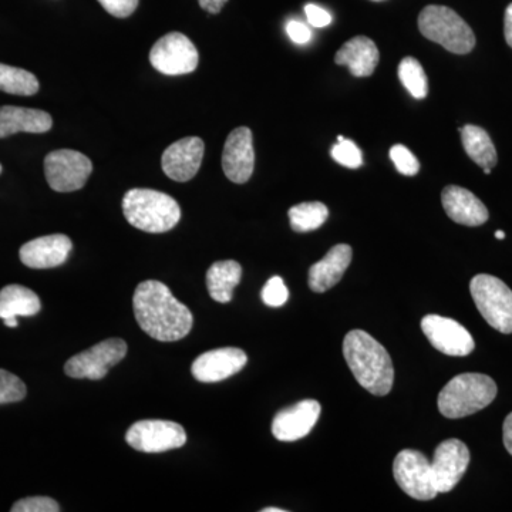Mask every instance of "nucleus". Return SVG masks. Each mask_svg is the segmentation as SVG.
<instances>
[{"label": "nucleus", "instance_id": "2f4dec72", "mask_svg": "<svg viewBox=\"0 0 512 512\" xmlns=\"http://www.w3.org/2000/svg\"><path fill=\"white\" fill-rule=\"evenodd\" d=\"M262 301L271 308H281L289 299V291L286 288L284 279L281 276H274L269 279L262 289Z\"/></svg>", "mask_w": 512, "mask_h": 512}, {"label": "nucleus", "instance_id": "9b49d317", "mask_svg": "<svg viewBox=\"0 0 512 512\" xmlns=\"http://www.w3.org/2000/svg\"><path fill=\"white\" fill-rule=\"evenodd\" d=\"M126 440L137 451L164 453L183 447L187 443V434L183 426L174 421L143 420L128 429Z\"/></svg>", "mask_w": 512, "mask_h": 512}, {"label": "nucleus", "instance_id": "b1692460", "mask_svg": "<svg viewBox=\"0 0 512 512\" xmlns=\"http://www.w3.org/2000/svg\"><path fill=\"white\" fill-rule=\"evenodd\" d=\"M40 309L39 296L25 286L9 285L0 291V319L35 316Z\"/></svg>", "mask_w": 512, "mask_h": 512}, {"label": "nucleus", "instance_id": "aec40b11", "mask_svg": "<svg viewBox=\"0 0 512 512\" xmlns=\"http://www.w3.org/2000/svg\"><path fill=\"white\" fill-rule=\"evenodd\" d=\"M353 251L348 244L335 245L322 261L309 269V286L313 292L323 293L338 285L352 262Z\"/></svg>", "mask_w": 512, "mask_h": 512}, {"label": "nucleus", "instance_id": "cd10ccee", "mask_svg": "<svg viewBox=\"0 0 512 512\" xmlns=\"http://www.w3.org/2000/svg\"><path fill=\"white\" fill-rule=\"evenodd\" d=\"M397 73H399L400 82L414 99H426L427 93H429V82H427L426 72L419 60L414 57H404L402 63L399 64Z\"/></svg>", "mask_w": 512, "mask_h": 512}, {"label": "nucleus", "instance_id": "5701e85b", "mask_svg": "<svg viewBox=\"0 0 512 512\" xmlns=\"http://www.w3.org/2000/svg\"><path fill=\"white\" fill-rule=\"evenodd\" d=\"M242 268L237 261H220L211 265L207 272V286L215 302L232 301L234 289L241 282Z\"/></svg>", "mask_w": 512, "mask_h": 512}, {"label": "nucleus", "instance_id": "a878e982", "mask_svg": "<svg viewBox=\"0 0 512 512\" xmlns=\"http://www.w3.org/2000/svg\"><path fill=\"white\" fill-rule=\"evenodd\" d=\"M329 217V210L319 201L302 202L289 210V221L296 232H311L322 227Z\"/></svg>", "mask_w": 512, "mask_h": 512}, {"label": "nucleus", "instance_id": "9d476101", "mask_svg": "<svg viewBox=\"0 0 512 512\" xmlns=\"http://www.w3.org/2000/svg\"><path fill=\"white\" fill-rule=\"evenodd\" d=\"M151 66L167 76H181L197 69V47L183 33L171 32L161 37L150 52Z\"/></svg>", "mask_w": 512, "mask_h": 512}, {"label": "nucleus", "instance_id": "4468645a", "mask_svg": "<svg viewBox=\"0 0 512 512\" xmlns=\"http://www.w3.org/2000/svg\"><path fill=\"white\" fill-rule=\"evenodd\" d=\"M255 167L254 138L248 127H238L229 134L222 151V170L228 180L245 184Z\"/></svg>", "mask_w": 512, "mask_h": 512}, {"label": "nucleus", "instance_id": "58836bf2", "mask_svg": "<svg viewBox=\"0 0 512 512\" xmlns=\"http://www.w3.org/2000/svg\"><path fill=\"white\" fill-rule=\"evenodd\" d=\"M504 35L508 46L512 47V3H510L507 10H505Z\"/></svg>", "mask_w": 512, "mask_h": 512}, {"label": "nucleus", "instance_id": "72a5a7b5", "mask_svg": "<svg viewBox=\"0 0 512 512\" xmlns=\"http://www.w3.org/2000/svg\"><path fill=\"white\" fill-rule=\"evenodd\" d=\"M99 3L110 15L120 19L133 15L138 6V0H99Z\"/></svg>", "mask_w": 512, "mask_h": 512}, {"label": "nucleus", "instance_id": "0eeeda50", "mask_svg": "<svg viewBox=\"0 0 512 512\" xmlns=\"http://www.w3.org/2000/svg\"><path fill=\"white\" fill-rule=\"evenodd\" d=\"M394 480L414 500L430 501L439 495L431 461L417 450H403L393 464Z\"/></svg>", "mask_w": 512, "mask_h": 512}, {"label": "nucleus", "instance_id": "2eb2a0df", "mask_svg": "<svg viewBox=\"0 0 512 512\" xmlns=\"http://www.w3.org/2000/svg\"><path fill=\"white\" fill-rule=\"evenodd\" d=\"M204 151L200 137L181 138L164 151L161 167L171 180L187 183L200 171Z\"/></svg>", "mask_w": 512, "mask_h": 512}, {"label": "nucleus", "instance_id": "e433bc0d", "mask_svg": "<svg viewBox=\"0 0 512 512\" xmlns=\"http://www.w3.org/2000/svg\"><path fill=\"white\" fill-rule=\"evenodd\" d=\"M198 3H200L201 9L207 10L212 15H217L227 5L228 0H198Z\"/></svg>", "mask_w": 512, "mask_h": 512}, {"label": "nucleus", "instance_id": "c03bdc74", "mask_svg": "<svg viewBox=\"0 0 512 512\" xmlns=\"http://www.w3.org/2000/svg\"><path fill=\"white\" fill-rule=\"evenodd\" d=\"M373 2H384V0H373Z\"/></svg>", "mask_w": 512, "mask_h": 512}, {"label": "nucleus", "instance_id": "6e6552de", "mask_svg": "<svg viewBox=\"0 0 512 512\" xmlns=\"http://www.w3.org/2000/svg\"><path fill=\"white\" fill-rule=\"evenodd\" d=\"M126 355L127 343L124 340L107 339L67 360L64 373L73 379L101 380Z\"/></svg>", "mask_w": 512, "mask_h": 512}, {"label": "nucleus", "instance_id": "a211bd4d", "mask_svg": "<svg viewBox=\"0 0 512 512\" xmlns=\"http://www.w3.org/2000/svg\"><path fill=\"white\" fill-rule=\"evenodd\" d=\"M72 248V239L67 235H46L26 242L20 248V261L33 269L56 268L67 261Z\"/></svg>", "mask_w": 512, "mask_h": 512}, {"label": "nucleus", "instance_id": "4be33fe9", "mask_svg": "<svg viewBox=\"0 0 512 512\" xmlns=\"http://www.w3.org/2000/svg\"><path fill=\"white\" fill-rule=\"evenodd\" d=\"M53 126V119L43 110L25 107H0V138L18 133H47Z\"/></svg>", "mask_w": 512, "mask_h": 512}, {"label": "nucleus", "instance_id": "473e14b6", "mask_svg": "<svg viewBox=\"0 0 512 512\" xmlns=\"http://www.w3.org/2000/svg\"><path fill=\"white\" fill-rule=\"evenodd\" d=\"M59 504L49 497L23 498L12 507V512H59Z\"/></svg>", "mask_w": 512, "mask_h": 512}, {"label": "nucleus", "instance_id": "423d86ee", "mask_svg": "<svg viewBox=\"0 0 512 512\" xmlns=\"http://www.w3.org/2000/svg\"><path fill=\"white\" fill-rule=\"evenodd\" d=\"M471 296L488 325L504 335L512 333V291L501 279L491 275L474 276Z\"/></svg>", "mask_w": 512, "mask_h": 512}, {"label": "nucleus", "instance_id": "f8f14e48", "mask_svg": "<svg viewBox=\"0 0 512 512\" xmlns=\"http://www.w3.org/2000/svg\"><path fill=\"white\" fill-rule=\"evenodd\" d=\"M421 329L433 348L447 356L464 357L476 348L473 336L457 320L439 315H427Z\"/></svg>", "mask_w": 512, "mask_h": 512}, {"label": "nucleus", "instance_id": "a19ab883", "mask_svg": "<svg viewBox=\"0 0 512 512\" xmlns=\"http://www.w3.org/2000/svg\"><path fill=\"white\" fill-rule=\"evenodd\" d=\"M262 512H285V510H282V508L271 507V508H264V510H262Z\"/></svg>", "mask_w": 512, "mask_h": 512}, {"label": "nucleus", "instance_id": "1a4fd4ad", "mask_svg": "<svg viewBox=\"0 0 512 512\" xmlns=\"http://www.w3.org/2000/svg\"><path fill=\"white\" fill-rule=\"evenodd\" d=\"M92 171V161L79 151L56 150L45 158L47 183L57 192L82 190Z\"/></svg>", "mask_w": 512, "mask_h": 512}, {"label": "nucleus", "instance_id": "f3484780", "mask_svg": "<svg viewBox=\"0 0 512 512\" xmlns=\"http://www.w3.org/2000/svg\"><path fill=\"white\" fill-rule=\"evenodd\" d=\"M322 407L316 400H302L281 410L272 421V434L279 441H296L311 433L318 423Z\"/></svg>", "mask_w": 512, "mask_h": 512}, {"label": "nucleus", "instance_id": "39448f33", "mask_svg": "<svg viewBox=\"0 0 512 512\" xmlns=\"http://www.w3.org/2000/svg\"><path fill=\"white\" fill-rule=\"evenodd\" d=\"M419 30L426 39L456 55H467L476 46L473 29L447 6L430 5L421 10Z\"/></svg>", "mask_w": 512, "mask_h": 512}, {"label": "nucleus", "instance_id": "c756f323", "mask_svg": "<svg viewBox=\"0 0 512 512\" xmlns=\"http://www.w3.org/2000/svg\"><path fill=\"white\" fill-rule=\"evenodd\" d=\"M330 154H332L333 160L343 167L359 168L363 165L362 151L353 141L346 140V138L338 141V144L332 147Z\"/></svg>", "mask_w": 512, "mask_h": 512}, {"label": "nucleus", "instance_id": "f257e3e1", "mask_svg": "<svg viewBox=\"0 0 512 512\" xmlns=\"http://www.w3.org/2000/svg\"><path fill=\"white\" fill-rule=\"evenodd\" d=\"M134 315L140 328L158 342H177L191 332L192 313L163 282H141L134 292Z\"/></svg>", "mask_w": 512, "mask_h": 512}, {"label": "nucleus", "instance_id": "ddd939ff", "mask_svg": "<svg viewBox=\"0 0 512 512\" xmlns=\"http://www.w3.org/2000/svg\"><path fill=\"white\" fill-rule=\"evenodd\" d=\"M470 464V450L463 441L450 439L443 441L434 451L431 461L434 480L439 494L450 493L466 474Z\"/></svg>", "mask_w": 512, "mask_h": 512}, {"label": "nucleus", "instance_id": "c85d7f7f", "mask_svg": "<svg viewBox=\"0 0 512 512\" xmlns=\"http://www.w3.org/2000/svg\"><path fill=\"white\" fill-rule=\"evenodd\" d=\"M26 386L18 376L0 369V404L16 403L26 397Z\"/></svg>", "mask_w": 512, "mask_h": 512}, {"label": "nucleus", "instance_id": "393cba45", "mask_svg": "<svg viewBox=\"0 0 512 512\" xmlns=\"http://www.w3.org/2000/svg\"><path fill=\"white\" fill-rule=\"evenodd\" d=\"M461 143L467 156L481 168H493L497 165L498 157L493 140L484 128L467 124L460 127Z\"/></svg>", "mask_w": 512, "mask_h": 512}, {"label": "nucleus", "instance_id": "ea45409f", "mask_svg": "<svg viewBox=\"0 0 512 512\" xmlns=\"http://www.w3.org/2000/svg\"><path fill=\"white\" fill-rule=\"evenodd\" d=\"M5 325L8 326V328H16V326H18V318L5 319Z\"/></svg>", "mask_w": 512, "mask_h": 512}, {"label": "nucleus", "instance_id": "bb28decb", "mask_svg": "<svg viewBox=\"0 0 512 512\" xmlns=\"http://www.w3.org/2000/svg\"><path fill=\"white\" fill-rule=\"evenodd\" d=\"M0 92L15 96H33L39 92V80L28 70L0 63Z\"/></svg>", "mask_w": 512, "mask_h": 512}, {"label": "nucleus", "instance_id": "7c9ffc66", "mask_svg": "<svg viewBox=\"0 0 512 512\" xmlns=\"http://www.w3.org/2000/svg\"><path fill=\"white\" fill-rule=\"evenodd\" d=\"M390 158L399 173L413 177L420 171V163L409 148L396 144L390 148Z\"/></svg>", "mask_w": 512, "mask_h": 512}, {"label": "nucleus", "instance_id": "412c9836", "mask_svg": "<svg viewBox=\"0 0 512 512\" xmlns=\"http://www.w3.org/2000/svg\"><path fill=\"white\" fill-rule=\"evenodd\" d=\"M379 49L372 39L356 36L340 47L335 56V63L348 66L355 77H369L379 64Z\"/></svg>", "mask_w": 512, "mask_h": 512}, {"label": "nucleus", "instance_id": "c9c22d12", "mask_svg": "<svg viewBox=\"0 0 512 512\" xmlns=\"http://www.w3.org/2000/svg\"><path fill=\"white\" fill-rule=\"evenodd\" d=\"M305 13L308 22L315 26V28H326V26L332 23V15H330L328 10L320 8L318 5H313V3L305 6Z\"/></svg>", "mask_w": 512, "mask_h": 512}, {"label": "nucleus", "instance_id": "f03ea898", "mask_svg": "<svg viewBox=\"0 0 512 512\" xmlns=\"http://www.w3.org/2000/svg\"><path fill=\"white\" fill-rule=\"evenodd\" d=\"M343 355L360 386L375 396L392 390L394 369L387 350L365 330H352L343 340Z\"/></svg>", "mask_w": 512, "mask_h": 512}, {"label": "nucleus", "instance_id": "f704fd0d", "mask_svg": "<svg viewBox=\"0 0 512 512\" xmlns=\"http://www.w3.org/2000/svg\"><path fill=\"white\" fill-rule=\"evenodd\" d=\"M286 33L296 45H305L312 39L311 29L299 20H289L286 23Z\"/></svg>", "mask_w": 512, "mask_h": 512}, {"label": "nucleus", "instance_id": "6ab92c4d", "mask_svg": "<svg viewBox=\"0 0 512 512\" xmlns=\"http://www.w3.org/2000/svg\"><path fill=\"white\" fill-rule=\"evenodd\" d=\"M441 202L448 217L457 224L478 227L485 224L490 217L483 202L478 200L473 192L458 185H448L444 188Z\"/></svg>", "mask_w": 512, "mask_h": 512}, {"label": "nucleus", "instance_id": "7ed1b4c3", "mask_svg": "<svg viewBox=\"0 0 512 512\" xmlns=\"http://www.w3.org/2000/svg\"><path fill=\"white\" fill-rule=\"evenodd\" d=\"M123 214L130 225L148 234H163L181 220L180 205L173 197L148 188H133L126 192Z\"/></svg>", "mask_w": 512, "mask_h": 512}, {"label": "nucleus", "instance_id": "20e7f679", "mask_svg": "<svg viewBox=\"0 0 512 512\" xmlns=\"http://www.w3.org/2000/svg\"><path fill=\"white\" fill-rule=\"evenodd\" d=\"M497 384L481 373H463L451 379L439 394V410L447 419H463L490 406Z\"/></svg>", "mask_w": 512, "mask_h": 512}, {"label": "nucleus", "instance_id": "37998d69", "mask_svg": "<svg viewBox=\"0 0 512 512\" xmlns=\"http://www.w3.org/2000/svg\"><path fill=\"white\" fill-rule=\"evenodd\" d=\"M484 173L485 174H490L491 173V168H484Z\"/></svg>", "mask_w": 512, "mask_h": 512}, {"label": "nucleus", "instance_id": "79ce46f5", "mask_svg": "<svg viewBox=\"0 0 512 512\" xmlns=\"http://www.w3.org/2000/svg\"><path fill=\"white\" fill-rule=\"evenodd\" d=\"M495 238H497V239H504L505 238V232H503V231L495 232Z\"/></svg>", "mask_w": 512, "mask_h": 512}, {"label": "nucleus", "instance_id": "a18cd8bd", "mask_svg": "<svg viewBox=\"0 0 512 512\" xmlns=\"http://www.w3.org/2000/svg\"><path fill=\"white\" fill-rule=\"evenodd\" d=\"M0 174H2V165H0Z\"/></svg>", "mask_w": 512, "mask_h": 512}, {"label": "nucleus", "instance_id": "4c0bfd02", "mask_svg": "<svg viewBox=\"0 0 512 512\" xmlns=\"http://www.w3.org/2000/svg\"><path fill=\"white\" fill-rule=\"evenodd\" d=\"M504 446L512 456V413L508 414L503 427Z\"/></svg>", "mask_w": 512, "mask_h": 512}, {"label": "nucleus", "instance_id": "dca6fc26", "mask_svg": "<svg viewBox=\"0 0 512 512\" xmlns=\"http://www.w3.org/2000/svg\"><path fill=\"white\" fill-rule=\"evenodd\" d=\"M248 356L244 350L222 348L210 350L198 356L192 363V376L202 383H217L237 375L247 365Z\"/></svg>", "mask_w": 512, "mask_h": 512}]
</instances>
